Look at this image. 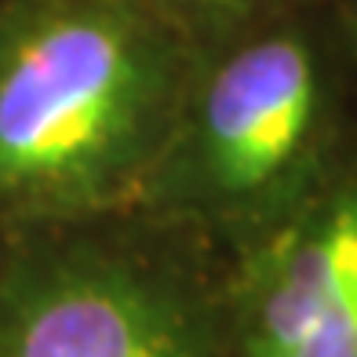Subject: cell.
Segmentation results:
<instances>
[{
  "mask_svg": "<svg viewBox=\"0 0 357 357\" xmlns=\"http://www.w3.org/2000/svg\"><path fill=\"white\" fill-rule=\"evenodd\" d=\"M230 281L234 357H357V135Z\"/></svg>",
  "mask_w": 357,
  "mask_h": 357,
  "instance_id": "277c9868",
  "label": "cell"
},
{
  "mask_svg": "<svg viewBox=\"0 0 357 357\" xmlns=\"http://www.w3.org/2000/svg\"><path fill=\"white\" fill-rule=\"evenodd\" d=\"M197 59L160 0H0V248L132 215Z\"/></svg>",
  "mask_w": 357,
  "mask_h": 357,
  "instance_id": "6da1fadb",
  "label": "cell"
},
{
  "mask_svg": "<svg viewBox=\"0 0 357 357\" xmlns=\"http://www.w3.org/2000/svg\"><path fill=\"white\" fill-rule=\"evenodd\" d=\"M160 4L197 40V47H208L299 4V0H160Z\"/></svg>",
  "mask_w": 357,
  "mask_h": 357,
  "instance_id": "5b68a950",
  "label": "cell"
},
{
  "mask_svg": "<svg viewBox=\"0 0 357 357\" xmlns=\"http://www.w3.org/2000/svg\"><path fill=\"white\" fill-rule=\"evenodd\" d=\"M357 135V19L299 0L201 47L132 219L234 259L284 222Z\"/></svg>",
  "mask_w": 357,
  "mask_h": 357,
  "instance_id": "7a4b0ae2",
  "label": "cell"
},
{
  "mask_svg": "<svg viewBox=\"0 0 357 357\" xmlns=\"http://www.w3.org/2000/svg\"><path fill=\"white\" fill-rule=\"evenodd\" d=\"M113 222L0 248V357H208L212 321L186 259L150 222Z\"/></svg>",
  "mask_w": 357,
  "mask_h": 357,
  "instance_id": "3957f363",
  "label": "cell"
},
{
  "mask_svg": "<svg viewBox=\"0 0 357 357\" xmlns=\"http://www.w3.org/2000/svg\"><path fill=\"white\" fill-rule=\"evenodd\" d=\"M339 4H343V8L354 15V19H357V0H339Z\"/></svg>",
  "mask_w": 357,
  "mask_h": 357,
  "instance_id": "8992f818",
  "label": "cell"
}]
</instances>
